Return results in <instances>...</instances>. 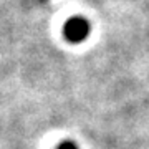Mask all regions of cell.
Here are the masks:
<instances>
[{
  "label": "cell",
  "instance_id": "cell-1",
  "mask_svg": "<svg viewBox=\"0 0 149 149\" xmlns=\"http://www.w3.org/2000/svg\"><path fill=\"white\" fill-rule=\"evenodd\" d=\"M65 38L71 43H80L90 35V23L81 17H73L65 23Z\"/></svg>",
  "mask_w": 149,
  "mask_h": 149
},
{
  "label": "cell",
  "instance_id": "cell-2",
  "mask_svg": "<svg viewBox=\"0 0 149 149\" xmlns=\"http://www.w3.org/2000/svg\"><path fill=\"white\" fill-rule=\"evenodd\" d=\"M56 149H78V146H76V143H73V141H63V143L58 144Z\"/></svg>",
  "mask_w": 149,
  "mask_h": 149
}]
</instances>
